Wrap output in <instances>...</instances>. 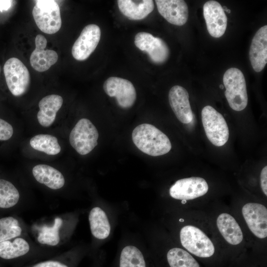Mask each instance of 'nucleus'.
Wrapping results in <instances>:
<instances>
[{
    "instance_id": "f257e3e1",
    "label": "nucleus",
    "mask_w": 267,
    "mask_h": 267,
    "mask_svg": "<svg viewBox=\"0 0 267 267\" xmlns=\"http://www.w3.org/2000/svg\"><path fill=\"white\" fill-rule=\"evenodd\" d=\"M77 217L74 213H66L41 218L29 226V232L41 247L57 250L71 237Z\"/></svg>"
},
{
    "instance_id": "f03ea898",
    "label": "nucleus",
    "mask_w": 267,
    "mask_h": 267,
    "mask_svg": "<svg viewBox=\"0 0 267 267\" xmlns=\"http://www.w3.org/2000/svg\"><path fill=\"white\" fill-rule=\"evenodd\" d=\"M58 253L57 250L41 247L29 234L0 243V259L17 262L21 264V267L50 258Z\"/></svg>"
},
{
    "instance_id": "7ed1b4c3",
    "label": "nucleus",
    "mask_w": 267,
    "mask_h": 267,
    "mask_svg": "<svg viewBox=\"0 0 267 267\" xmlns=\"http://www.w3.org/2000/svg\"><path fill=\"white\" fill-rule=\"evenodd\" d=\"M135 145L142 152L152 156L168 153L172 144L168 137L154 126L142 124L136 127L132 133Z\"/></svg>"
},
{
    "instance_id": "20e7f679",
    "label": "nucleus",
    "mask_w": 267,
    "mask_h": 267,
    "mask_svg": "<svg viewBox=\"0 0 267 267\" xmlns=\"http://www.w3.org/2000/svg\"><path fill=\"white\" fill-rule=\"evenodd\" d=\"M223 83L229 106L237 111L244 109L248 99L245 79L241 71L236 68L227 69L223 75Z\"/></svg>"
},
{
    "instance_id": "39448f33",
    "label": "nucleus",
    "mask_w": 267,
    "mask_h": 267,
    "mask_svg": "<svg viewBox=\"0 0 267 267\" xmlns=\"http://www.w3.org/2000/svg\"><path fill=\"white\" fill-rule=\"evenodd\" d=\"M32 14L37 26L43 32L53 34L60 30L61 18L60 8L56 1L37 0Z\"/></svg>"
},
{
    "instance_id": "423d86ee",
    "label": "nucleus",
    "mask_w": 267,
    "mask_h": 267,
    "mask_svg": "<svg viewBox=\"0 0 267 267\" xmlns=\"http://www.w3.org/2000/svg\"><path fill=\"white\" fill-rule=\"evenodd\" d=\"M201 119L206 136L214 145L225 144L229 137V129L223 116L210 105L201 111Z\"/></svg>"
},
{
    "instance_id": "0eeeda50",
    "label": "nucleus",
    "mask_w": 267,
    "mask_h": 267,
    "mask_svg": "<svg viewBox=\"0 0 267 267\" xmlns=\"http://www.w3.org/2000/svg\"><path fill=\"white\" fill-rule=\"evenodd\" d=\"M98 132L92 122L87 118L79 120L69 134L71 146L80 155L90 153L97 145Z\"/></svg>"
},
{
    "instance_id": "6e6552de",
    "label": "nucleus",
    "mask_w": 267,
    "mask_h": 267,
    "mask_svg": "<svg viewBox=\"0 0 267 267\" xmlns=\"http://www.w3.org/2000/svg\"><path fill=\"white\" fill-rule=\"evenodd\" d=\"M182 246L190 253L201 258H208L215 252L213 243L199 228L193 225H186L180 231Z\"/></svg>"
},
{
    "instance_id": "1a4fd4ad",
    "label": "nucleus",
    "mask_w": 267,
    "mask_h": 267,
    "mask_svg": "<svg viewBox=\"0 0 267 267\" xmlns=\"http://www.w3.org/2000/svg\"><path fill=\"white\" fill-rule=\"evenodd\" d=\"M3 73L7 87L15 96L24 94L30 84L29 72L19 59L11 57L4 63Z\"/></svg>"
},
{
    "instance_id": "9d476101",
    "label": "nucleus",
    "mask_w": 267,
    "mask_h": 267,
    "mask_svg": "<svg viewBox=\"0 0 267 267\" xmlns=\"http://www.w3.org/2000/svg\"><path fill=\"white\" fill-rule=\"evenodd\" d=\"M103 89L108 96L115 97L118 105L123 108L131 107L136 98L133 84L123 78L109 77L103 84Z\"/></svg>"
},
{
    "instance_id": "9b49d317",
    "label": "nucleus",
    "mask_w": 267,
    "mask_h": 267,
    "mask_svg": "<svg viewBox=\"0 0 267 267\" xmlns=\"http://www.w3.org/2000/svg\"><path fill=\"white\" fill-rule=\"evenodd\" d=\"M208 189V184L203 178L193 177L176 181L170 187L169 193L174 199L185 201L203 196Z\"/></svg>"
},
{
    "instance_id": "f8f14e48",
    "label": "nucleus",
    "mask_w": 267,
    "mask_h": 267,
    "mask_svg": "<svg viewBox=\"0 0 267 267\" xmlns=\"http://www.w3.org/2000/svg\"><path fill=\"white\" fill-rule=\"evenodd\" d=\"M134 44L140 50L146 52L150 60L156 64L166 61L170 50L166 43L161 38L154 37L147 32H139L134 37Z\"/></svg>"
},
{
    "instance_id": "ddd939ff",
    "label": "nucleus",
    "mask_w": 267,
    "mask_h": 267,
    "mask_svg": "<svg viewBox=\"0 0 267 267\" xmlns=\"http://www.w3.org/2000/svg\"><path fill=\"white\" fill-rule=\"evenodd\" d=\"M100 37L98 26L89 24L85 26L72 46L73 57L79 61L87 59L96 48Z\"/></svg>"
},
{
    "instance_id": "4468645a",
    "label": "nucleus",
    "mask_w": 267,
    "mask_h": 267,
    "mask_svg": "<svg viewBox=\"0 0 267 267\" xmlns=\"http://www.w3.org/2000/svg\"><path fill=\"white\" fill-rule=\"evenodd\" d=\"M242 215L251 232L259 238L267 236V209L263 205L248 203L242 209Z\"/></svg>"
},
{
    "instance_id": "2eb2a0df",
    "label": "nucleus",
    "mask_w": 267,
    "mask_h": 267,
    "mask_svg": "<svg viewBox=\"0 0 267 267\" xmlns=\"http://www.w3.org/2000/svg\"><path fill=\"white\" fill-rule=\"evenodd\" d=\"M203 9L209 33L214 38H220L225 32L227 21L222 5L217 1L209 0L205 3Z\"/></svg>"
},
{
    "instance_id": "dca6fc26",
    "label": "nucleus",
    "mask_w": 267,
    "mask_h": 267,
    "mask_svg": "<svg viewBox=\"0 0 267 267\" xmlns=\"http://www.w3.org/2000/svg\"><path fill=\"white\" fill-rule=\"evenodd\" d=\"M31 173L34 180L39 184L53 191L62 190L66 179L61 171L47 164H38L33 167Z\"/></svg>"
},
{
    "instance_id": "f3484780",
    "label": "nucleus",
    "mask_w": 267,
    "mask_h": 267,
    "mask_svg": "<svg viewBox=\"0 0 267 267\" xmlns=\"http://www.w3.org/2000/svg\"><path fill=\"white\" fill-rule=\"evenodd\" d=\"M31 204L22 192L11 181L0 178V209L16 210L21 212Z\"/></svg>"
},
{
    "instance_id": "a211bd4d",
    "label": "nucleus",
    "mask_w": 267,
    "mask_h": 267,
    "mask_svg": "<svg viewBox=\"0 0 267 267\" xmlns=\"http://www.w3.org/2000/svg\"><path fill=\"white\" fill-rule=\"evenodd\" d=\"M171 107L178 119L182 123L188 124L193 118L189 100V94L183 87L176 85L169 92Z\"/></svg>"
},
{
    "instance_id": "6ab92c4d",
    "label": "nucleus",
    "mask_w": 267,
    "mask_h": 267,
    "mask_svg": "<svg viewBox=\"0 0 267 267\" xmlns=\"http://www.w3.org/2000/svg\"><path fill=\"white\" fill-rule=\"evenodd\" d=\"M158 12L168 22L182 26L188 18V8L183 0H156Z\"/></svg>"
},
{
    "instance_id": "aec40b11",
    "label": "nucleus",
    "mask_w": 267,
    "mask_h": 267,
    "mask_svg": "<svg viewBox=\"0 0 267 267\" xmlns=\"http://www.w3.org/2000/svg\"><path fill=\"white\" fill-rule=\"evenodd\" d=\"M35 42L36 48L30 58L31 65L38 72L45 71L57 61V53L53 50L44 49L47 41L43 35H37Z\"/></svg>"
},
{
    "instance_id": "412c9836",
    "label": "nucleus",
    "mask_w": 267,
    "mask_h": 267,
    "mask_svg": "<svg viewBox=\"0 0 267 267\" xmlns=\"http://www.w3.org/2000/svg\"><path fill=\"white\" fill-rule=\"evenodd\" d=\"M252 67L257 72L262 71L267 63V26L260 28L253 37L249 49Z\"/></svg>"
},
{
    "instance_id": "4be33fe9",
    "label": "nucleus",
    "mask_w": 267,
    "mask_h": 267,
    "mask_svg": "<svg viewBox=\"0 0 267 267\" xmlns=\"http://www.w3.org/2000/svg\"><path fill=\"white\" fill-rule=\"evenodd\" d=\"M63 102L62 96L57 94H52L43 97L39 103V111L37 115L39 124L44 128L51 126Z\"/></svg>"
},
{
    "instance_id": "5701e85b",
    "label": "nucleus",
    "mask_w": 267,
    "mask_h": 267,
    "mask_svg": "<svg viewBox=\"0 0 267 267\" xmlns=\"http://www.w3.org/2000/svg\"><path fill=\"white\" fill-rule=\"evenodd\" d=\"M82 257L83 252L74 248L20 267H77Z\"/></svg>"
},
{
    "instance_id": "b1692460",
    "label": "nucleus",
    "mask_w": 267,
    "mask_h": 267,
    "mask_svg": "<svg viewBox=\"0 0 267 267\" xmlns=\"http://www.w3.org/2000/svg\"><path fill=\"white\" fill-rule=\"evenodd\" d=\"M117 3L120 11L131 20L144 19L154 8L152 0H118Z\"/></svg>"
},
{
    "instance_id": "393cba45",
    "label": "nucleus",
    "mask_w": 267,
    "mask_h": 267,
    "mask_svg": "<svg viewBox=\"0 0 267 267\" xmlns=\"http://www.w3.org/2000/svg\"><path fill=\"white\" fill-rule=\"evenodd\" d=\"M218 228L224 239L231 245H237L243 240L241 229L235 219L227 213L220 214L217 220Z\"/></svg>"
},
{
    "instance_id": "a878e982",
    "label": "nucleus",
    "mask_w": 267,
    "mask_h": 267,
    "mask_svg": "<svg viewBox=\"0 0 267 267\" xmlns=\"http://www.w3.org/2000/svg\"><path fill=\"white\" fill-rule=\"evenodd\" d=\"M89 222L92 236L99 240L106 238L110 234V224L105 212L100 207H93L89 214Z\"/></svg>"
},
{
    "instance_id": "bb28decb",
    "label": "nucleus",
    "mask_w": 267,
    "mask_h": 267,
    "mask_svg": "<svg viewBox=\"0 0 267 267\" xmlns=\"http://www.w3.org/2000/svg\"><path fill=\"white\" fill-rule=\"evenodd\" d=\"M30 145L34 149L48 155L59 153L61 148L56 137L48 134H39L30 140Z\"/></svg>"
},
{
    "instance_id": "cd10ccee",
    "label": "nucleus",
    "mask_w": 267,
    "mask_h": 267,
    "mask_svg": "<svg viewBox=\"0 0 267 267\" xmlns=\"http://www.w3.org/2000/svg\"><path fill=\"white\" fill-rule=\"evenodd\" d=\"M166 258L170 267H200L197 262L189 253L179 248L169 250Z\"/></svg>"
},
{
    "instance_id": "c85d7f7f",
    "label": "nucleus",
    "mask_w": 267,
    "mask_h": 267,
    "mask_svg": "<svg viewBox=\"0 0 267 267\" xmlns=\"http://www.w3.org/2000/svg\"><path fill=\"white\" fill-rule=\"evenodd\" d=\"M13 128L11 124L0 118V140H7L13 134Z\"/></svg>"
},
{
    "instance_id": "c756f323",
    "label": "nucleus",
    "mask_w": 267,
    "mask_h": 267,
    "mask_svg": "<svg viewBox=\"0 0 267 267\" xmlns=\"http://www.w3.org/2000/svg\"><path fill=\"white\" fill-rule=\"evenodd\" d=\"M261 186L263 192L266 196L267 195V166H266L262 169L261 176Z\"/></svg>"
},
{
    "instance_id": "7c9ffc66",
    "label": "nucleus",
    "mask_w": 267,
    "mask_h": 267,
    "mask_svg": "<svg viewBox=\"0 0 267 267\" xmlns=\"http://www.w3.org/2000/svg\"><path fill=\"white\" fill-rule=\"evenodd\" d=\"M12 0H0V11L7 10L9 9L12 4Z\"/></svg>"
},
{
    "instance_id": "2f4dec72",
    "label": "nucleus",
    "mask_w": 267,
    "mask_h": 267,
    "mask_svg": "<svg viewBox=\"0 0 267 267\" xmlns=\"http://www.w3.org/2000/svg\"><path fill=\"white\" fill-rule=\"evenodd\" d=\"M226 11L227 13H229L231 12L230 10V9H227L226 10Z\"/></svg>"
},
{
    "instance_id": "473e14b6",
    "label": "nucleus",
    "mask_w": 267,
    "mask_h": 267,
    "mask_svg": "<svg viewBox=\"0 0 267 267\" xmlns=\"http://www.w3.org/2000/svg\"><path fill=\"white\" fill-rule=\"evenodd\" d=\"M220 87L221 89H223V88H224V86H223V85H221L220 86Z\"/></svg>"
},
{
    "instance_id": "72a5a7b5",
    "label": "nucleus",
    "mask_w": 267,
    "mask_h": 267,
    "mask_svg": "<svg viewBox=\"0 0 267 267\" xmlns=\"http://www.w3.org/2000/svg\"></svg>"
}]
</instances>
